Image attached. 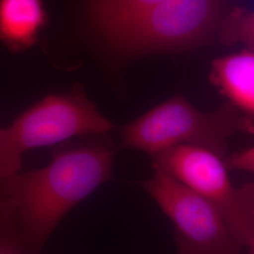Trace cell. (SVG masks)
I'll return each instance as SVG.
<instances>
[{
    "instance_id": "cell-1",
    "label": "cell",
    "mask_w": 254,
    "mask_h": 254,
    "mask_svg": "<svg viewBox=\"0 0 254 254\" xmlns=\"http://www.w3.org/2000/svg\"><path fill=\"white\" fill-rule=\"evenodd\" d=\"M116 150L103 135L63 147L44 168L0 179V200L40 254L64 216L110 179Z\"/></svg>"
},
{
    "instance_id": "cell-3",
    "label": "cell",
    "mask_w": 254,
    "mask_h": 254,
    "mask_svg": "<svg viewBox=\"0 0 254 254\" xmlns=\"http://www.w3.org/2000/svg\"><path fill=\"white\" fill-rule=\"evenodd\" d=\"M241 125L232 105L203 113L177 95L123 127L121 145L152 156L175 146H198L224 158L227 138Z\"/></svg>"
},
{
    "instance_id": "cell-5",
    "label": "cell",
    "mask_w": 254,
    "mask_h": 254,
    "mask_svg": "<svg viewBox=\"0 0 254 254\" xmlns=\"http://www.w3.org/2000/svg\"><path fill=\"white\" fill-rule=\"evenodd\" d=\"M153 158L155 166L214 204L246 249L254 238V185L236 187L225 158L198 146H175Z\"/></svg>"
},
{
    "instance_id": "cell-4",
    "label": "cell",
    "mask_w": 254,
    "mask_h": 254,
    "mask_svg": "<svg viewBox=\"0 0 254 254\" xmlns=\"http://www.w3.org/2000/svg\"><path fill=\"white\" fill-rule=\"evenodd\" d=\"M139 186L172 221L176 254H244L220 211L161 167Z\"/></svg>"
},
{
    "instance_id": "cell-6",
    "label": "cell",
    "mask_w": 254,
    "mask_h": 254,
    "mask_svg": "<svg viewBox=\"0 0 254 254\" xmlns=\"http://www.w3.org/2000/svg\"><path fill=\"white\" fill-rule=\"evenodd\" d=\"M225 0H164L131 22L111 47L122 52H160L207 42L223 21Z\"/></svg>"
},
{
    "instance_id": "cell-8",
    "label": "cell",
    "mask_w": 254,
    "mask_h": 254,
    "mask_svg": "<svg viewBox=\"0 0 254 254\" xmlns=\"http://www.w3.org/2000/svg\"><path fill=\"white\" fill-rule=\"evenodd\" d=\"M210 79L235 109L254 117V51L245 48L217 59Z\"/></svg>"
},
{
    "instance_id": "cell-2",
    "label": "cell",
    "mask_w": 254,
    "mask_h": 254,
    "mask_svg": "<svg viewBox=\"0 0 254 254\" xmlns=\"http://www.w3.org/2000/svg\"><path fill=\"white\" fill-rule=\"evenodd\" d=\"M112 124L80 89L50 94L5 128H0V179L18 173L22 156L33 149L75 136L104 135Z\"/></svg>"
},
{
    "instance_id": "cell-10",
    "label": "cell",
    "mask_w": 254,
    "mask_h": 254,
    "mask_svg": "<svg viewBox=\"0 0 254 254\" xmlns=\"http://www.w3.org/2000/svg\"><path fill=\"white\" fill-rule=\"evenodd\" d=\"M218 33L225 44H241L254 51V10L233 11L223 19Z\"/></svg>"
},
{
    "instance_id": "cell-7",
    "label": "cell",
    "mask_w": 254,
    "mask_h": 254,
    "mask_svg": "<svg viewBox=\"0 0 254 254\" xmlns=\"http://www.w3.org/2000/svg\"><path fill=\"white\" fill-rule=\"evenodd\" d=\"M47 23L44 0H0V41L13 53L35 46Z\"/></svg>"
},
{
    "instance_id": "cell-11",
    "label": "cell",
    "mask_w": 254,
    "mask_h": 254,
    "mask_svg": "<svg viewBox=\"0 0 254 254\" xmlns=\"http://www.w3.org/2000/svg\"><path fill=\"white\" fill-rule=\"evenodd\" d=\"M0 254H37L27 245L9 209L1 200Z\"/></svg>"
},
{
    "instance_id": "cell-9",
    "label": "cell",
    "mask_w": 254,
    "mask_h": 254,
    "mask_svg": "<svg viewBox=\"0 0 254 254\" xmlns=\"http://www.w3.org/2000/svg\"><path fill=\"white\" fill-rule=\"evenodd\" d=\"M164 0H90L91 25L111 46L126 27L147 9Z\"/></svg>"
},
{
    "instance_id": "cell-12",
    "label": "cell",
    "mask_w": 254,
    "mask_h": 254,
    "mask_svg": "<svg viewBox=\"0 0 254 254\" xmlns=\"http://www.w3.org/2000/svg\"><path fill=\"white\" fill-rule=\"evenodd\" d=\"M228 169L254 173V145L225 158Z\"/></svg>"
},
{
    "instance_id": "cell-13",
    "label": "cell",
    "mask_w": 254,
    "mask_h": 254,
    "mask_svg": "<svg viewBox=\"0 0 254 254\" xmlns=\"http://www.w3.org/2000/svg\"><path fill=\"white\" fill-rule=\"evenodd\" d=\"M244 254H254V238L246 247Z\"/></svg>"
}]
</instances>
